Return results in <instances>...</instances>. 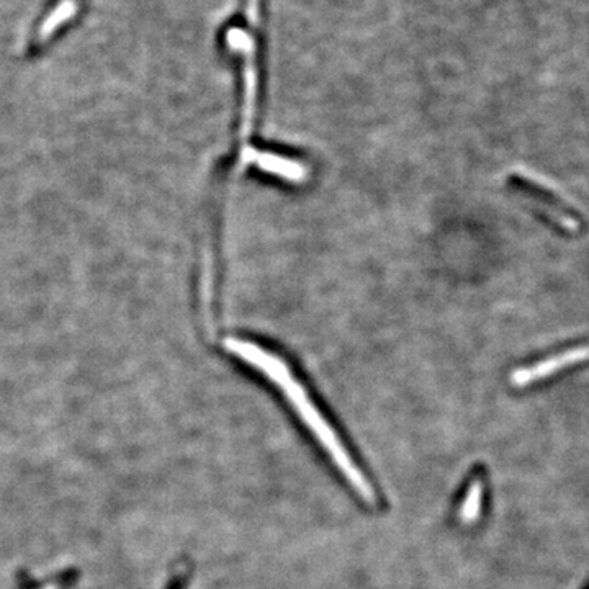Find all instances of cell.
I'll list each match as a JSON object with an SVG mask.
<instances>
[{"label":"cell","instance_id":"1","mask_svg":"<svg viewBox=\"0 0 589 589\" xmlns=\"http://www.w3.org/2000/svg\"><path fill=\"white\" fill-rule=\"evenodd\" d=\"M225 347L228 353H233L239 361L251 365L254 370L262 373L265 378L284 393L286 402L292 404L294 412L300 416L304 426L319 442L326 453H329L334 465L341 470L344 478L351 483L357 494L367 502L375 501V491H373L370 481L365 478L359 465L353 461L351 453L344 447L343 441L339 439L337 432L334 431L333 426L319 411V408L314 404L308 390L304 388L303 383L294 377L290 365H286L280 355L265 349L259 344L245 341V339H226Z\"/></svg>","mask_w":589,"mask_h":589},{"label":"cell","instance_id":"4","mask_svg":"<svg viewBox=\"0 0 589 589\" xmlns=\"http://www.w3.org/2000/svg\"><path fill=\"white\" fill-rule=\"evenodd\" d=\"M481 504H483V481L480 478L471 481L465 498L461 501L459 518L463 524H473L480 518Z\"/></svg>","mask_w":589,"mask_h":589},{"label":"cell","instance_id":"5","mask_svg":"<svg viewBox=\"0 0 589 589\" xmlns=\"http://www.w3.org/2000/svg\"><path fill=\"white\" fill-rule=\"evenodd\" d=\"M78 578L79 575L76 569L66 568L59 571L58 575L41 581V583H37L33 579L23 577L20 579L19 589H71L78 583Z\"/></svg>","mask_w":589,"mask_h":589},{"label":"cell","instance_id":"2","mask_svg":"<svg viewBox=\"0 0 589 589\" xmlns=\"http://www.w3.org/2000/svg\"><path fill=\"white\" fill-rule=\"evenodd\" d=\"M586 361H589V344L573 347L565 353H557V355L543 359L534 365L519 369L510 375V382L514 386L524 388L532 383L540 382L547 377L561 372L575 363L586 362Z\"/></svg>","mask_w":589,"mask_h":589},{"label":"cell","instance_id":"7","mask_svg":"<svg viewBox=\"0 0 589 589\" xmlns=\"http://www.w3.org/2000/svg\"><path fill=\"white\" fill-rule=\"evenodd\" d=\"M186 571H180L177 573L176 577L172 578V583L169 585V589H182V583L186 581Z\"/></svg>","mask_w":589,"mask_h":589},{"label":"cell","instance_id":"3","mask_svg":"<svg viewBox=\"0 0 589 589\" xmlns=\"http://www.w3.org/2000/svg\"><path fill=\"white\" fill-rule=\"evenodd\" d=\"M526 195L529 198V202L534 208H537L542 215L547 216L552 221H555L557 225L561 226L565 231H569V233L578 231V220H575L573 216L565 213L563 210H560L559 206L550 203L549 200H543L535 192H527Z\"/></svg>","mask_w":589,"mask_h":589},{"label":"cell","instance_id":"6","mask_svg":"<svg viewBox=\"0 0 589 589\" xmlns=\"http://www.w3.org/2000/svg\"><path fill=\"white\" fill-rule=\"evenodd\" d=\"M76 13V4L72 0H66V2H61L58 5V9L54 10L51 15H49L48 20L45 21V25L41 27V31H39V38L45 39L49 38L56 29H58L61 23L68 21L72 15Z\"/></svg>","mask_w":589,"mask_h":589}]
</instances>
